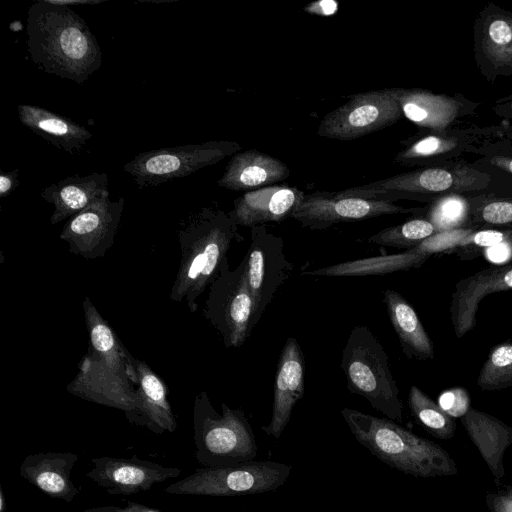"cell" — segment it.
Instances as JSON below:
<instances>
[{"label": "cell", "instance_id": "cell-1", "mask_svg": "<svg viewBox=\"0 0 512 512\" xmlns=\"http://www.w3.org/2000/svg\"><path fill=\"white\" fill-rule=\"evenodd\" d=\"M26 33L32 62L48 74L82 84L102 64L97 39L70 7L35 1L28 9Z\"/></svg>", "mask_w": 512, "mask_h": 512}, {"label": "cell", "instance_id": "cell-2", "mask_svg": "<svg viewBox=\"0 0 512 512\" xmlns=\"http://www.w3.org/2000/svg\"><path fill=\"white\" fill-rule=\"evenodd\" d=\"M238 225L221 210L203 208L178 230L181 259L169 298L185 304L190 312L198 309V298L229 264L227 254Z\"/></svg>", "mask_w": 512, "mask_h": 512}, {"label": "cell", "instance_id": "cell-3", "mask_svg": "<svg viewBox=\"0 0 512 512\" xmlns=\"http://www.w3.org/2000/svg\"><path fill=\"white\" fill-rule=\"evenodd\" d=\"M340 413L356 441L387 466L422 478L458 473L447 451L397 422L351 408Z\"/></svg>", "mask_w": 512, "mask_h": 512}, {"label": "cell", "instance_id": "cell-4", "mask_svg": "<svg viewBox=\"0 0 512 512\" xmlns=\"http://www.w3.org/2000/svg\"><path fill=\"white\" fill-rule=\"evenodd\" d=\"M340 367L351 393L364 397L386 418L398 423L403 421V403L388 355L367 326L357 325L351 330Z\"/></svg>", "mask_w": 512, "mask_h": 512}, {"label": "cell", "instance_id": "cell-5", "mask_svg": "<svg viewBox=\"0 0 512 512\" xmlns=\"http://www.w3.org/2000/svg\"><path fill=\"white\" fill-rule=\"evenodd\" d=\"M221 409L219 414L205 391L195 397L193 439L196 460L204 467L231 466L255 460V434L245 413L224 402Z\"/></svg>", "mask_w": 512, "mask_h": 512}, {"label": "cell", "instance_id": "cell-6", "mask_svg": "<svg viewBox=\"0 0 512 512\" xmlns=\"http://www.w3.org/2000/svg\"><path fill=\"white\" fill-rule=\"evenodd\" d=\"M292 466L274 461H248L231 466L202 467L168 485L171 495L243 496L274 491L282 486Z\"/></svg>", "mask_w": 512, "mask_h": 512}, {"label": "cell", "instance_id": "cell-7", "mask_svg": "<svg viewBox=\"0 0 512 512\" xmlns=\"http://www.w3.org/2000/svg\"><path fill=\"white\" fill-rule=\"evenodd\" d=\"M203 315L218 331L226 348L240 347L251 334L255 305L245 256L233 270L225 265L211 282Z\"/></svg>", "mask_w": 512, "mask_h": 512}, {"label": "cell", "instance_id": "cell-8", "mask_svg": "<svg viewBox=\"0 0 512 512\" xmlns=\"http://www.w3.org/2000/svg\"><path fill=\"white\" fill-rule=\"evenodd\" d=\"M240 149L230 141H209L141 152L127 162L129 173L139 188L158 186L185 177L206 166L216 164Z\"/></svg>", "mask_w": 512, "mask_h": 512}, {"label": "cell", "instance_id": "cell-9", "mask_svg": "<svg viewBox=\"0 0 512 512\" xmlns=\"http://www.w3.org/2000/svg\"><path fill=\"white\" fill-rule=\"evenodd\" d=\"M398 88H386L352 95L350 100L322 119L317 134L337 140H352L397 122L402 109Z\"/></svg>", "mask_w": 512, "mask_h": 512}, {"label": "cell", "instance_id": "cell-10", "mask_svg": "<svg viewBox=\"0 0 512 512\" xmlns=\"http://www.w3.org/2000/svg\"><path fill=\"white\" fill-rule=\"evenodd\" d=\"M245 257L256 325L294 266L286 257L283 239L270 233L264 225L251 228V242Z\"/></svg>", "mask_w": 512, "mask_h": 512}, {"label": "cell", "instance_id": "cell-11", "mask_svg": "<svg viewBox=\"0 0 512 512\" xmlns=\"http://www.w3.org/2000/svg\"><path fill=\"white\" fill-rule=\"evenodd\" d=\"M123 207V197L115 201L103 197L70 217L59 237L75 255L89 260L102 258L114 244Z\"/></svg>", "mask_w": 512, "mask_h": 512}, {"label": "cell", "instance_id": "cell-12", "mask_svg": "<svg viewBox=\"0 0 512 512\" xmlns=\"http://www.w3.org/2000/svg\"><path fill=\"white\" fill-rule=\"evenodd\" d=\"M418 209L404 208L388 201L358 197H336L334 193L314 192L304 196L291 218L309 229H326L341 222H351L382 215L411 213Z\"/></svg>", "mask_w": 512, "mask_h": 512}, {"label": "cell", "instance_id": "cell-13", "mask_svg": "<svg viewBox=\"0 0 512 512\" xmlns=\"http://www.w3.org/2000/svg\"><path fill=\"white\" fill-rule=\"evenodd\" d=\"M86 476L110 495L129 496L177 478L181 469L138 458L94 457Z\"/></svg>", "mask_w": 512, "mask_h": 512}, {"label": "cell", "instance_id": "cell-14", "mask_svg": "<svg viewBox=\"0 0 512 512\" xmlns=\"http://www.w3.org/2000/svg\"><path fill=\"white\" fill-rule=\"evenodd\" d=\"M486 179L487 175L467 167H435L394 175L360 187L418 198L424 194H455L476 190L486 185Z\"/></svg>", "mask_w": 512, "mask_h": 512}, {"label": "cell", "instance_id": "cell-15", "mask_svg": "<svg viewBox=\"0 0 512 512\" xmlns=\"http://www.w3.org/2000/svg\"><path fill=\"white\" fill-rule=\"evenodd\" d=\"M78 369L66 388L70 394L122 410L125 415L135 409V388L128 378L108 368L90 352L79 362Z\"/></svg>", "mask_w": 512, "mask_h": 512}, {"label": "cell", "instance_id": "cell-16", "mask_svg": "<svg viewBox=\"0 0 512 512\" xmlns=\"http://www.w3.org/2000/svg\"><path fill=\"white\" fill-rule=\"evenodd\" d=\"M493 291H512V263L486 267L455 284L449 315L457 339L474 329L479 304Z\"/></svg>", "mask_w": 512, "mask_h": 512}, {"label": "cell", "instance_id": "cell-17", "mask_svg": "<svg viewBox=\"0 0 512 512\" xmlns=\"http://www.w3.org/2000/svg\"><path fill=\"white\" fill-rule=\"evenodd\" d=\"M305 362L301 346L287 338L276 367L270 422L261 429L279 439L290 421L296 403L304 394Z\"/></svg>", "mask_w": 512, "mask_h": 512}, {"label": "cell", "instance_id": "cell-18", "mask_svg": "<svg viewBox=\"0 0 512 512\" xmlns=\"http://www.w3.org/2000/svg\"><path fill=\"white\" fill-rule=\"evenodd\" d=\"M132 361L136 370V402L135 409L125 415L127 420L155 434L174 432L177 420L168 400L166 384L145 361L134 357Z\"/></svg>", "mask_w": 512, "mask_h": 512}, {"label": "cell", "instance_id": "cell-19", "mask_svg": "<svg viewBox=\"0 0 512 512\" xmlns=\"http://www.w3.org/2000/svg\"><path fill=\"white\" fill-rule=\"evenodd\" d=\"M305 194L296 187L271 185L244 193L230 213L238 226L255 227L291 218Z\"/></svg>", "mask_w": 512, "mask_h": 512}, {"label": "cell", "instance_id": "cell-20", "mask_svg": "<svg viewBox=\"0 0 512 512\" xmlns=\"http://www.w3.org/2000/svg\"><path fill=\"white\" fill-rule=\"evenodd\" d=\"M79 456L72 452H39L24 458L19 475L47 496L71 503L80 493L71 474Z\"/></svg>", "mask_w": 512, "mask_h": 512}, {"label": "cell", "instance_id": "cell-21", "mask_svg": "<svg viewBox=\"0 0 512 512\" xmlns=\"http://www.w3.org/2000/svg\"><path fill=\"white\" fill-rule=\"evenodd\" d=\"M108 196L106 173L69 176L41 191V197L54 206L50 217L52 225L74 216L93 202Z\"/></svg>", "mask_w": 512, "mask_h": 512}, {"label": "cell", "instance_id": "cell-22", "mask_svg": "<svg viewBox=\"0 0 512 512\" xmlns=\"http://www.w3.org/2000/svg\"><path fill=\"white\" fill-rule=\"evenodd\" d=\"M460 421L499 485L505 476L503 458L512 444V427L495 416L472 407Z\"/></svg>", "mask_w": 512, "mask_h": 512}, {"label": "cell", "instance_id": "cell-23", "mask_svg": "<svg viewBox=\"0 0 512 512\" xmlns=\"http://www.w3.org/2000/svg\"><path fill=\"white\" fill-rule=\"evenodd\" d=\"M290 171L279 159L257 150L236 153L218 184L233 191H253L288 177Z\"/></svg>", "mask_w": 512, "mask_h": 512}, {"label": "cell", "instance_id": "cell-24", "mask_svg": "<svg viewBox=\"0 0 512 512\" xmlns=\"http://www.w3.org/2000/svg\"><path fill=\"white\" fill-rule=\"evenodd\" d=\"M17 110L26 128L69 154L80 153L92 137L86 127L42 107L19 104Z\"/></svg>", "mask_w": 512, "mask_h": 512}, {"label": "cell", "instance_id": "cell-25", "mask_svg": "<svg viewBox=\"0 0 512 512\" xmlns=\"http://www.w3.org/2000/svg\"><path fill=\"white\" fill-rule=\"evenodd\" d=\"M383 303L405 356L417 360L433 359V342L410 303L392 289L383 292Z\"/></svg>", "mask_w": 512, "mask_h": 512}, {"label": "cell", "instance_id": "cell-26", "mask_svg": "<svg viewBox=\"0 0 512 512\" xmlns=\"http://www.w3.org/2000/svg\"><path fill=\"white\" fill-rule=\"evenodd\" d=\"M82 306L89 336L88 352L98 358L108 368L128 378L135 384L136 370L132 361V355L123 346L89 297H85Z\"/></svg>", "mask_w": 512, "mask_h": 512}, {"label": "cell", "instance_id": "cell-27", "mask_svg": "<svg viewBox=\"0 0 512 512\" xmlns=\"http://www.w3.org/2000/svg\"><path fill=\"white\" fill-rule=\"evenodd\" d=\"M403 115L419 127L440 131L458 116L460 103L454 98L421 89L398 88Z\"/></svg>", "mask_w": 512, "mask_h": 512}, {"label": "cell", "instance_id": "cell-28", "mask_svg": "<svg viewBox=\"0 0 512 512\" xmlns=\"http://www.w3.org/2000/svg\"><path fill=\"white\" fill-rule=\"evenodd\" d=\"M430 256L417 246L402 253L345 261L327 267L302 271L301 274L309 276H382L417 268Z\"/></svg>", "mask_w": 512, "mask_h": 512}, {"label": "cell", "instance_id": "cell-29", "mask_svg": "<svg viewBox=\"0 0 512 512\" xmlns=\"http://www.w3.org/2000/svg\"><path fill=\"white\" fill-rule=\"evenodd\" d=\"M512 244V230L463 227L437 232L418 247L429 255L445 252H463Z\"/></svg>", "mask_w": 512, "mask_h": 512}, {"label": "cell", "instance_id": "cell-30", "mask_svg": "<svg viewBox=\"0 0 512 512\" xmlns=\"http://www.w3.org/2000/svg\"><path fill=\"white\" fill-rule=\"evenodd\" d=\"M408 405L414 419L429 434L443 440H449L454 436V419L415 385L410 387Z\"/></svg>", "mask_w": 512, "mask_h": 512}, {"label": "cell", "instance_id": "cell-31", "mask_svg": "<svg viewBox=\"0 0 512 512\" xmlns=\"http://www.w3.org/2000/svg\"><path fill=\"white\" fill-rule=\"evenodd\" d=\"M481 46L495 67L512 66V17L505 14L489 16L482 27Z\"/></svg>", "mask_w": 512, "mask_h": 512}, {"label": "cell", "instance_id": "cell-32", "mask_svg": "<svg viewBox=\"0 0 512 512\" xmlns=\"http://www.w3.org/2000/svg\"><path fill=\"white\" fill-rule=\"evenodd\" d=\"M437 233L427 218H416L385 228L368 238V242L399 249H413Z\"/></svg>", "mask_w": 512, "mask_h": 512}, {"label": "cell", "instance_id": "cell-33", "mask_svg": "<svg viewBox=\"0 0 512 512\" xmlns=\"http://www.w3.org/2000/svg\"><path fill=\"white\" fill-rule=\"evenodd\" d=\"M477 385L486 391H497L512 386V343L505 342L492 348L483 363Z\"/></svg>", "mask_w": 512, "mask_h": 512}, {"label": "cell", "instance_id": "cell-34", "mask_svg": "<svg viewBox=\"0 0 512 512\" xmlns=\"http://www.w3.org/2000/svg\"><path fill=\"white\" fill-rule=\"evenodd\" d=\"M469 227L512 230V199L487 198L470 206Z\"/></svg>", "mask_w": 512, "mask_h": 512}, {"label": "cell", "instance_id": "cell-35", "mask_svg": "<svg viewBox=\"0 0 512 512\" xmlns=\"http://www.w3.org/2000/svg\"><path fill=\"white\" fill-rule=\"evenodd\" d=\"M470 205L460 195L449 194L437 200L428 212V220L437 232L463 228L468 225Z\"/></svg>", "mask_w": 512, "mask_h": 512}, {"label": "cell", "instance_id": "cell-36", "mask_svg": "<svg viewBox=\"0 0 512 512\" xmlns=\"http://www.w3.org/2000/svg\"><path fill=\"white\" fill-rule=\"evenodd\" d=\"M456 146L457 140L454 138L426 136L400 152L396 156L395 161L407 163L423 160L451 151Z\"/></svg>", "mask_w": 512, "mask_h": 512}, {"label": "cell", "instance_id": "cell-37", "mask_svg": "<svg viewBox=\"0 0 512 512\" xmlns=\"http://www.w3.org/2000/svg\"><path fill=\"white\" fill-rule=\"evenodd\" d=\"M469 404L466 390L460 387L443 392L438 400V405L452 418H461L471 408Z\"/></svg>", "mask_w": 512, "mask_h": 512}, {"label": "cell", "instance_id": "cell-38", "mask_svg": "<svg viewBox=\"0 0 512 512\" xmlns=\"http://www.w3.org/2000/svg\"><path fill=\"white\" fill-rule=\"evenodd\" d=\"M490 512H512V487L504 485L485 496Z\"/></svg>", "mask_w": 512, "mask_h": 512}, {"label": "cell", "instance_id": "cell-39", "mask_svg": "<svg viewBox=\"0 0 512 512\" xmlns=\"http://www.w3.org/2000/svg\"><path fill=\"white\" fill-rule=\"evenodd\" d=\"M83 512H162L158 509L149 507L147 505L125 501L123 506L120 505H101L91 508H86Z\"/></svg>", "mask_w": 512, "mask_h": 512}, {"label": "cell", "instance_id": "cell-40", "mask_svg": "<svg viewBox=\"0 0 512 512\" xmlns=\"http://www.w3.org/2000/svg\"><path fill=\"white\" fill-rule=\"evenodd\" d=\"M18 169L11 172H0V197H8L19 185Z\"/></svg>", "mask_w": 512, "mask_h": 512}, {"label": "cell", "instance_id": "cell-41", "mask_svg": "<svg viewBox=\"0 0 512 512\" xmlns=\"http://www.w3.org/2000/svg\"><path fill=\"white\" fill-rule=\"evenodd\" d=\"M337 9L338 4L333 0L315 1L304 8L306 12L320 16H331L336 13Z\"/></svg>", "mask_w": 512, "mask_h": 512}, {"label": "cell", "instance_id": "cell-42", "mask_svg": "<svg viewBox=\"0 0 512 512\" xmlns=\"http://www.w3.org/2000/svg\"><path fill=\"white\" fill-rule=\"evenodd\" d=\"M49 3L70 7L71 5H97L103 0H47Z\"/></svg>", "mask_w": 512, "mask_h": 512}, {"label": "cell", "instance_id": "cell-43", "mask_svg": "<svg viewBox=\"0 0 512 512\" xmlns=\"http://www.w3.org/2000/svg\"><path fill=\"white\" fill-rule=\"evenodd\" d=\"M491 164L512 174V157L495 156L490 159Z\"/></svg>", "mask_w": 512, "mask_h": 512}, {"label": "cell", "instance_id": "cell-44", "mask_svg": "<svg viewBox=\"0 0 512 512\" xmlns=\"http://www.w3.org/2000/svg\"><path fill=\"white\" fill-rule=\"evenodd\" d=\"M7 508H8L7 499L4 494V490H3L2 486L0 485V512H5Z\"/></svg>", "mask_w": 512, "mask_h": 512}, {"label": "cell", "instance_id": "cell-45", "mask_svg": "<svg viewBox=\"0 0 512 512\" xmlns=\"http://www.w3.org/2000/svg\"><path fill=\"white\" fill-rule=\"evenodd\" d=\"M509 106H510V109L512 110V102L510 103V105H509Z\"/></svg>", "mask_w": 512, "mask_h": 512}]
</instances>
